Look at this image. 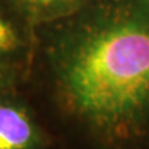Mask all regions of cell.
Returning a JSON list of instances; mask_svg holds the SVG:
<instances>
[{"label":"cell","instance_id":"1","mask_svg":"<svg viewBox=\"0 0 149 149\" xmlns=\"http://www.w3.org/2000/svg\"><path fill=\"white\" fill-rule=\"evenodd\" d=\"M60 85L97 128L124 132L149 118V1L85 0L54 37Z\"/></svg>","mask_w":149,"mask_h":149},{"label":"cell","instance_id":"2","mask_svg":"<svg viewBox=\"0 0 149 149\" xmlns=\"http://www.w3.org/2000/svg\"><path fill=\"white\" fill-rule=\"evenodd\" d=\"M35 141V125L25 109L0 103V149H30Z\"/></svg>","mask_w":149,"mask_h":149},{"label":"cell","instance_id":"3","mask_svg":"<svg viewBox=\"0 0 149 149\" xmlns=\"http://www.w3.org/2000/svg\"><path fill=\"white\" fill-rule=\"evenodd\" d=\"M32 21L52 22L72 14L85 0H14Z\"/></svg>","mask_w":149,"mask_h":149},{"label":"cell","instance_id":"4","mask_svg":"<svg viewBox=\"0 0 149 149\" xmlns=\"http://www.w3.org/2000/svg\"><path fill=\"white\" fill-rule=\"evenodd\" d=\"M19 45H20V37L15 27L10 21L0 16V55L16 50Z\"/></svg>","mask_w":149,"mask_h":149},{"label":"cell","instance_id":"5","mask_svg":"<svg viewBox=\"0 0 149 149\" xmlns=\"http://www.w3.org/2000/svg\"><path fill=\"white\" fill-rule=\"evenodd\" d=\"M148 1H149V0H148Z\"/></svg>","mask_w":149,"mask_h":149}]
</instances>
